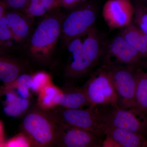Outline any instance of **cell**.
Returning <instances> with one entry per match:
<instances>
[{"label":"cell","instance_id":"6da1fadb","mask_svg":"<svg viewBox=\"0 0 147 147\" xmlns=\"http://www.w3.org/2000/svg\"><path fill=\"white\" fill-rule=\"evenodd\" d=\"M66 45L69 57L64 74L69 79L81 77L90 71L98 63L105 49L94 28L71 40Z\"/></svg>","mask_w":147,"mask_h":147},{"label":"cell","instance_id":"7a4b0ae2","mask_svg":"<svg viewBox=\"0 0 147 147\" xmlns=\"http://www.w3.org/2000/svg\"><path fill=\"white\" fill-rule=\"evenodd\" d=\"M65 14L61 7L45 14L32 32L27 41L28 55L40 64H47L52 59L57 42L61 36Z\"/></svg>","mask_w":147,"mask_h":147},{"label":"cell","instance_id":"3957f363","mask_svg":"<svg viewBox=\"0 0 147 147\" xmlns=\"http://www.w3.org/2000/svg\"><path fill=\"white\" fill-rule=\"evenodd\" d=\"M20 127L31 147L55 146L59 123L46 110L38 106L27 111Z\"/></svg>","mask_w":147,"mask_h":147},{"label":"cell","instance_id":"277c9868","mask_svg":"<svg viewBox=\"0 0 147 147\" xmlns=\"http://www.w3.org/2000/svg\"><path fill=\"white\" fill-rule=\"evenodd\" d=\"M45 110L59 123L85 129L101 137L105 135L108 129V127L101 119L97 107L84 109L57 106Z\"/></svg>","mask_w":147,"mask_h":147},{"label":"cell","instance_id":"5b68a950","mask_svg":"<svg viewBox=\"0 0 147 147\" xmlns=\"http://www.w3.org/2000/svg\"><path fill=\"white\" fill-rule=\"evenodd\" d=\"M69 10L62 25L61 36L65 45L93 28L97 16V7L92 2H86Z\"/></svg>","mask_w":147,"mask_h":147},{"label":"cell","instance_id":"8992f818","mask_svg":"<svg viewBox=\"0 0 147 147\" xmlns=\"http://www.w3.org/2000/svg\"><path fill=\"white\" fill-rule=\"evenodd\" d=\"M82 88L90 107H119L118 97L110 71L104 65L95 72Z\"/></svg>","mask_w":147,"mask_h":147},{"label":"cell","instance_id":"52a82bcc","mask_svg":"<svg viewBox=\"0 0 147 147\" xmlns=\"http://www.w3.org/2000/svg\"><path fill=\"white\" fill-rule=\"evenodd\" d=\"M105 67L110 71L117 94L119 108L134 110L137 82L136 69L137 68L121 66Z\"/></svg>","mask_w":147,"mask_h":147},{"label":"cell","instance_id":"ba28073f","mask_svg":"<svg viewBox=\"0 0 147 147\" xmlns=\"http://www.w3.org/2000/svg\"><path fill=\"white\" fill-rule=\"evenodd\" d=\"M105 55L104 66L108 67L121 66L138 68L142 63V55L128 44L121 34L108 43Z\"/></svg>","mask_w":147,"mask_h":147},{"label":"cell","instance_id":"9c48e42d","mask_svg":"<svg viewBox=\"0 0 147 147\" xmlns=\"http://www.w3.org/2000/svg\"><path fill=\"white\" fill-rule=\"evenodd\" d=\"M99 109L100 117L106 126L127 129L143 134L147 130V119L138 116L132 110L110 106Z\"/></svg>","mask_w":147,"mask_h":147},{"label":"cell","instance_id":"30bf717a","mask_svg":"<svg viewBox=\"0 0 147 147\" xmlns=\"http://www.w3.org/2000/svg\"><path fill=\"white\" fill-rule=\"evenodd\" d=\"M58 123V134L55 146L102 147L101 136L85 129Z\"/></svg>","mask_w":147,"mask_h":147},{"label":"cell","instance_id":"8fae6325","mask_svg":"<svg viewBox=\"0 0 147 147\" xmlns=\"http://www.w3.org/2000/svg\"><path fill=\"white\" fill-rule=\"evenodd\" d=\"M134 7L130 0H108L102 9L103 18L110 30L123 28L132 22Z\"/></svg>","mask_w":147,"mask_h":147},{"label":"cell","instance_id":"7c38bea8","mask_svg":"<svg viewBox=\"0 0 147 147\" xmlns=\"http://www.w3.org/2000/svg\"><path fill=\"white\" fill-rule=\"evenodd\" d=\"M14 41L18 44L27 42L32 32L34 19L21 11L10 9L5 14Z\"/></svg>","mask_w":147,"mask_h":147},{"label":"cell","instance_id":"4fadbf2b","mask_svg":"<svg viewBox=\"0 0 147 147\" xmlns=\"http://www.w3.org/2000/svg\"><path fill=\"white\" fill-rule=\"evenodd\" d=\"M55 102L57 106L69 109H79L90 106L82 88H67L61 91L56 97Z\"/></svg>","mask_w":147,"mask_h":147},{"label":"cell","instance_id":"5bb4252c","mask_svg":"<svg viewBox=\"0 0 147 147\" xmlns=\"http://www.w3.org/2000/svg\"><path fill=\"white\" fill-rule=\"evenodd\" d=\"M106 135L112 137L120 147H144L146 140L143 134L113 127H108Z\"/></svg>","mask_w":147,"mask_h":147},{"label":"cell","instance_id":"9a60e30c","mask_svg":"<svg viewBox=\"0 0 147 147\" xmlns=\"http://www.w3.org/2000/svg\"><path fill=\"white\" fill-rule=\"evenodd\" d=\"M120 34L143 58L147 59V35L136 24L131 23L122 29Z\"/></svg>","mask_w":147,"mask_h":147},{"label":"cell","instance_id":"2e32d148","mask_svg":"<svg viewBox=\"0 0 147 147\" xmlns=\"http://www.w3.org/2000/svg\"><path fill=\"white\" fill-rule=\"evenodd\" d=\"M137 82L135 93V108L133 111L138 116L146 118L147 115V76L139 67L136 69Z\"/></svg>","mask_w":147,"mask_h":147},{"label":"cell","instance_id":"e0dca14e","mask_svg":"<svg viewBox=\"0 0 147 147\" xmlns=\"http://www.w3.org/2000/svg\"><path fill=\"white\" fill-rule=\"evenodd\" d=\"M24 66L15 59L2 55L0 58V79L5 86L12 84L23 74Z\"/></svg>","mask_w":147,"mask_h":147},{"label":"cell","instance_id":"ac0fdd59","mask_svg":"<svg viewBox=\"0 0 147 147\" xmlns=\"http://www.w3.org/2000/svg\"><path fill=\"white\" fill-rule=\"evenodd\" d=\"M2 93L6 96L4 111L7 115L19 117L27 113L30 104L29 98L18 96L13 90L3 89Z\"/></svg>","mask_w":147,"mask_h":147},{"label":"cell","instance_id":"d6986e66","mask_svg":"<svg viewBox=\"0 0 147 147\" xmlns=\"http://www.w3.org/2000/svg\"><path fill=\"white\" fill-rule=\"evenodd\" d=\"M61 7V0H30L21 11L29 18L34 19L45 16L51 11Z\"/></svg>","mask_w":147,"mask_h":147},{"label":"cell","instance_id":"ffe728a7","mask_svg":"<svg viewBox=\"0 0 147 147\" xmlns=\"http://www.w3.org/2000/svg\"><path fill=\"white\" fill-rule=\"evenodd\" d=\"M61 91L51 85H47L39 92L38 106L43 110H47L57 107L56 97Z\"/></svg>","mask_w":147,"mask_h":147},{"label":"cell","instance_id":"44dd1931","mask_svg":"<svg viewBox=\"0 0 147 147\" xmlns=\"http://www.w3.org/2000/svg\"><path fill=\"white\" fill-rule=\"evenodd\" d=\"M15 42L13 33L9 26L6 15L0 18V50L1 54L11 49ZM16 43V42H15Z\"/></svg>","mask_w":147,"mask_h":147},{"label":"cell","instance_id":"7402d4cb","mask_svg":"<svg viewBox=\"0 0 147 147\" xmlns=\"http://www.w3.org/2000/svg\"><path fill=\"white\" fill-rule=\"evenodd\" d=\"M50 76L47 74L43 72H37L33 76L31 89L36 92L39 93L44 87L50 84Z\"/></svg>","mask_w":147,"mask_h":147},{"label":"cell","instance_id":"603a6c76","mask_svg":"<svg viewBox=\"0 0 147 147\" xmlns=\"http://www.w3.org/2000/svg\"><path fill=\"white\" fill-rule=\"evenodd\" d=\"M134 18L135 24L147 35V11L143 7H134Z\"/></svg>","mask_w":147,"mask_h":147},{"label":"cell","instance_id":"cb8c5ba5","mask_svg":"<svg viewBox=\"0 0 147 147\" xmlns=\"http://www.w3.org/2000/svg\"><path fill=\"white\" fill-rule=\"evenodd\" d=\"M6 146L7 147H31L28 139L22 132L9 141Z\"/></svg>","mask_w":147,"mask_h":147},{"label":"cell","instance_id":"d4e9b609","mask_svg":"<svg viewBox=\"0 0 147 147\" xmlns=\"http://www.w3.org/2000/svg\"><path fill=\"white\" fill-rule=\"evenodd\" d=\"M8 9L21 11L28 4L30 0H3Z\"/></svg>","mask_w":147,"mask_h":147},{"label":"cell","instance_id":"484cf974","mask_svg":"<svg viewBox=\"0 0 147 147\" xmlns=\"http://www.w3.org/2000/svg\"><path fill=\"white\" fill-rule=\"evenodd\" d=\"M62 7L69 9L86 2L87 0H61Z\"/></svg>","mask_w":147,"mask_h":147},{"label":"cell","instance_id":"4316f807","mask_svg":"<svg viewBox=\"0 0 147 147\" xmlns=\"http://www.w3.org/2000/svg\"><path fill=\"white\" fill-rule=\"evenodd\" d=\"M105 136V139L102 142V147H120L119 145L112 137L107 135Z\"/></svg>","mask_w":147,"mask_h":147},{"label":"cell","instance_id":"83f0119b","mask_svg":"<svg viewBox=\"0 0 147 147\" xmlns=\"http://www.w3.org/2000/svg\"><path fill=\"white\" fill-rule=\"evenodd\" d=\"M7 9H8V7L5 3L3 0H1L0 1V18L5 15Z\"/></svg>","mask_w":147,"mask_h":147},{"label":"cell","instance_id":"f1b7e54d","mask_svg":"<svg viewBox=\"0 0 147 147\" xmlns=\"http://www.w3.org/2000/svg\"><path fill=\"white\" fill-rule=\"evenodd\" d=\"M144 147H147V140H146L144 145Z\"/></svg>","mask_w":147,"mask_h":147},{"label":"cell","instance_id":"f546056e","mask_svg":"<svg viewBox=\"0 0 147 147\" xmlns=\"http://www.w3.org/2000/svg\"><path fill=\"white\" fill-rule=\"evenodd\" d=\"M146 74H147V71L146 72Z\"/></svg>","mask_w":147,"mask_h":147}]
</instances>
